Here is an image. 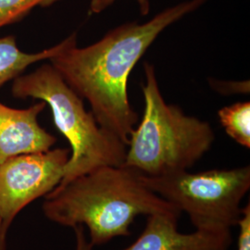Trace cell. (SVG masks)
I'll list each match as a JSON object with an SVG mask.
<instances>
[{
    "instance_id": "6da1fadb",
    "label": "cell",
    "mask_w": 250,
    "mask_h": 250,
    "mask_svg": "<svg viewBox=\"0 0 250 250\" xmlns=\"http://www.w3.org/2000/svg\"><path fill=\"white\" fill-rule=\"evenodd\" d=\"M207 1H183L144 23L116 27L84 47H79L75 38L48 62L79 97L88 101L99 125L127 145L138 123L127 90L134 66L166 28Z\"/></svg>"
},
{
    "instance_id": "7a4b0ae2",
    "label": "cell",
    "mask_w": 250,
    "mask_h": 250,
    "mask_svg": "<svg viewBox=\"0 0 250 250\" xmlns=\"http://www.w3.org/2000/svg\"><path fill=\"white\" fill-rule=\"evenodd\" d=\"M45 197V217L71 228L86 227L94 248L115 237L131 235L130 227L139 215L181 214L146 187L140 173L125 165L92 170L58 186Z\"/></svg>"
},
{
    "instance_id": "3957f363",
    "label": "cell",
    "mask_w": 250,
    "mask_h": 250,
    "mask_svg": "<svg viewBox=\"0 0 250 250\" xmlns=\"http://www.w3.org/2000/svg\"><path fill=\"white\" fill-rule=\"evenodd\" d=\"M145 76L143 119L129 137L124 165L148 177L188 170L211 148L213 129L165 102L150 63Z\"/></svg>"
},
{
    "instance_id": "277c9868",
    "label": "cell",
    "mask_w": 250,
    "mask_h": 250,
    "mask_svg": "<svg viewBox=\"0 0 250 250\" xmlns=\"http://www.w3.org/2000/svg\"><path fill=\"white\" fill-rule=\"evenodd\" d=\"M11 93L17 99L45 102L57 129L70 144V158L59 186L101 167L125 164L127 145L99 125L94 114L85 109L83 99L50 63L12 81Z\"/></svg>"
},
{
    "instance_id": "5b68a950",
    "label": "cell",
    "mask_w": 250,
    "mask_h": 250,
    "mask_svg": "<svg viewBox=\"0 0 250 250\" xmlns=\"http://www.w3.org/2000/svg\"><path fill=\"white\" fill-rule=\"evenodd\" d=\"M161 198L186 212L197 231L231 232L240 220L242 201L250 188V167L201 172L179 170L160 176L141 175Z\"/></svg>"
},
{
    "instance_id": "8992f818",
    "label": "cell",
    "mask_w": 250,
    "mask_h": 250,
    "mask_svg": "<svg viewBox=\"0 0 250 250\" xmlns=\"http://www.w3.org/2000/svg\"><path fill=\"white\" fill-rule=\"evenodd\" d=\"M69 158L70 149L51 148L0 163V221L5 227L9 228L26 206L61 184Z\"/></svg>"
},
{
    "instance_id": "52a82bcc",
    "label": "cell",
    "mask_w": 250,
    "mask_h": 250,
    "mask_svg": "<svg viewBox=\"0 0 250 250\" xmlns=\"http://www.w3.org/2000/svg\"><path fill=\"white\" fill-rule=\"evenodd\" d=\"M179 216L175 212L148 215L139 237L122 250H228L231 246V232H179Z\"/></svg>"
},
{
    "instance_id": "ba28073f",
    "label": "cell",
    "mask_w": 250,
    "mask_h": 250,
    "mask_svg": "<svg viewBox=\"0 0 250 250\" xmlns=\"http://www.w3.org/2000/svg\"><path fill=\"white\" fill-rule=\"evenodd\" d=\"M45 106L40 101L26 108H15L0 102V163L18 155L53 147L57 138L38 122Z\"/></svg>"
},
{
    "instance_id": "9c48e42d",
    "label": "cell",
    "mask_w": 250,
    "mask_h": 250,
    "mask_svg": "<svg viewBox=\"0 0 250 250\" xmlns=\"http://www.w3.org/2000/svg\"><path fill=\"white\" fill-rule=\"evenodd\" d=\"M75 38H77V34L73 33L59 44L49 48H45L36 53H26L20 49L15 36L0 37V87L23 74L31 65L49 61Z\"/></svg>"
},
{
    "instance_id": "30bf717a",
    "label": "cell",
    "mask_w": 250,
    "mask_h": 250,
    "mask_svg": "<svg viewBox=\"0 0 250 250\" xmlns=\"http://www.w3.org/2000/svg\"><path fill=\"white\" fill-rule=\"evenodd\" d=\"M218 117L226 134L242 146L250 147V102H237L222 107Z\"/></svg>"
},
{
    "instance_id": "8fae6325",
    "label": "cell",
    "mask_w": 250,
    "mask_h": 250,
    "mask_svg": "<svg viewBox=\"0 0 250 250\" xmlns=\"http://www.w3.org/2000/svg\"><path fill=\"white\" fill-rule=\"evenodd\" d=\"M61 0H0V28L21 21L36 8L48 7Z\"/></svg>"
},
{
    "instance_id": "7c38bea8",
    "label": "cell",
    "mask_w": 250,
    "mask_h": 250,
    "mask_svg": "<svg viewBox=\"0 0 250 250\" xmlns=\"http://www.w3.org/2000/svg\"><path fill=\"white\" fill-rule=\"evenodd\" d=\"M210 86L220 94L223 95H235V94H249L250 93V82L242 81H221L216 79H208Z\"/></svg>"
},
{
    "instance_id": "4fadbf2b",
    "label": "cell",
    "mask_w": 250,
    "mask_h": 250,
    "mask_svg": "<svg viewBox=\"0 0 250 250\" xmlns=\"http://www.w3.org/2000/svg\"><path fill=\"white\" fill-rule=\"evenodd\" d=\"M236 226L239 227L237 250H250V204L243 207L240 220Z\"/></svg>"
},
{
    "instance_id": "5bb4252c",
    "label": "cell",
    "mask_w": 250,
    "mask_h": 250,
    "mask_svg": "<svg viewBox=\"0 0 250 250\" xmlns=\"http://www.w3.org/2000/svg\"><path fill=\"white\" fill-rule=\"evenodd\" d=\"M116 0H90L89 9L91 13L99 14L105 9L109 8L111 5L115 3ZM140 12L143 15H147L150 9L149 0H136Z\"/></svg>"
},
{
    "instance_id": "9a60e30c",
    "label": "cell",
    "mask_w": 250,
    "mask_h": 250,
    "mask_svg": "<svg viewBox=\"0 0 250 250\" xmlns=\"http://www.w3.org/2000/svg\"><path fill=\"white\" fill-rule=\"evenodd\" d=\"M72 229L75 233V250H94V247L88 240L83 225H76Z\"/></svg>"
},
{
    "instance_id": "2e32d148",
    "label": "cell",
    "mask_w": 250,
    "mask_h": 250,
    "mask_svg": "<svg viewBox=\"0 0 250 250\" xmlns=\"http://www.w3.org/2000/svg\"><path fill=\"white\" fill-rule=\"evenodd\" d=\"M9 229L0 221V250H7V236Z\"/></svg>"
}]
</instances>
